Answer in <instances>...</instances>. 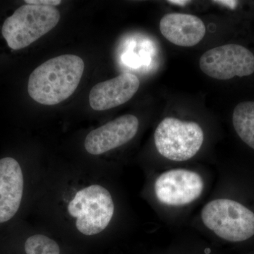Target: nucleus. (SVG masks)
Masks as SVG:
<instances>
[{"label":"nucleus","instance_id":"obj_1","mask_svg":"<svg viewBox=\"0 0 254 254\" xmlns=\"http://www.w3.org/2000/svg\"><path fill=\"white\" fill-rule=\"evenodd\" d=\"M84 71V63L74 55H63L42 64L31 73L28 92L37 103L59 104L74 93Z\"/></svg>","mask_w":254,"mask_h":254},{"label":"nucleus","instance_id":"obj_2","mask_svg":"<svg viewBox=\"0 0 254 254\" xmlns=\"http://www.w3.org/2000/svg\"><path fill=\"white\" fill-rule=\"evenodd\" d=\"M60 11L53 6L25 4L5 20L1 33L12 50L26 48L59 23Z\"/></svg>","mask_w":254,"mask_h":254},{"label":"nucleus","instance_id":"obj_3","mask_svg":"<svg viewBox=\"0 0 254 254\" xmlns=\"http://www.w3.org/2000/svg\"><path fill=\"white\" fill-rule=\"evenodd\" d=\"M205 226L222 240L242 242L254 236V212L237 200L218 198L203 207Z\"/></svg>","mask_w":254,"mask_h":254},{"label":"nucleus","instance_id":"obj_4","mask_svg":"<svg viewBox=\"0 0 254 254\" xmlns=\"http://www.w3.org/2000/svg\"><path fill=\"white\" fill-rule=\"evenodd\" d=\"M68 213L76 218L78 231L86 236L98 235L109 225L115 211L109 190L93 185L78 190L68 205Z\"/></svg>","mask_w":254,"mask_h":254},{"label":"nucleus","instance_id":"obj_5","mask_svg":"<svg viewBox=\"0 0 254 254\" xmlns=\"http://www.w3.org/2000/svg\"><path fill=\"white\" fill-rule=\"evenodd\" d=\"M157 150L164 158L173 161H186L201 148L204 134L193 122L166 118L159 124L154 133Z\"/></svg>","mask_w":254,"mask_h":254},{"label":"nucleus","instance_id":"obj_6","mask_svg":"<svg viewBox=\"0 0 254 254\" xmlns=\"http://www.w3.org/2000/svg\"><path fill=\"white\" fill-rule=\"evenodd\" d=\"M199 66L203 73L215 79L243 77L254 72V55L240 45L227 44L203 53Z\"/></svg>","mask_w":254,"mask_h":254},{"label":"nucleus","instance_id":"obj_7","mask_svg":"<svg viewBox=\"0 0 254 254\" xmlns=\"http://www.w3.org/2000/svg\"><path fill=\"white\" fill-rule=\"evenodd\" d=\"M155 193L160 203L172 206L190 204L203 193L204 182L197 173L175 169L162 173L155 182Z\"/></svg>","mask_w":254,"mask_h":254},{"label":"nucleus","instance_id":"obj_8","mask_svg":"<svg viewBox=\"0 0 254 254\" xmlns=\"http://www.w3.org/2000/svg\"><path fill=\"white\" fill-rule=\"evenodd\" d=\"M138 126L139 122L134 115L120 117L90 132L85 139V148L90 154H103L131 141Z\"/></svg>","mask_w":254,"mask_h":254},{"label":"nucleus","instance_id":"obj_9","mask_svg":"<svg viewBox=\"0 0 254 254\" xmlns=\"http://www.w3.org/2000/svg\"><path fill=\"white\" fill-rule=\"evenodd\" d=\"M140 86L138 78L130 73L100 82L89 93L90 105L96 111L116 108L131 99Z\"/></svg>","mask_w":254,"mask_h":254},{"label":"nucleus","instance_id":"obj_10","mask_svg":"<svg viewBox=\"0 0 254 254\" xmlns=\"http://www.w3.org/2000/svg\"><path fill=\"white\" fill-rule=\"evenodd\" d=\"M23 176L19 163L12 158L0 160V223L11 220L21 205Z\"/></svg>","mask_w":254,"mask_h":254},{"label":"nucleus","instance_id":"obj_11","mask_svg":"<svg viewBox=\"0 0 254 254\" xmlns=\"http://www.w3.org/2000/svg\"><path fill=\"white\" fill-rule=\"evenodd\" d=\"M160 31L173 44L192 47L205 36V26L203 21L194 15L171 13L160 20Z\"/></svg>","mask_w":254,"mask_h":254},{"label":"nucleus","instance_id":"obj_12","mask_svg":"<svg viewBox=\"0 0 254 254\" xmlns=\"http://www.w3.org/2000/svg\"><path fill=\"white\" fill-rule=\"evenodd\" d=\"M232 124L241 139L254 150V102L239 103L232 114Z\"/></svg>","mask_w":254,"mask_h":254},{"label":"nucleus","instance_id":"obj_13","mask_svg":"<svg viewBox=\"0 0 254 254\" xmlns=\"http://www.w3.org/2000/svg\"><path fill=\"white\" fill-rule=\"evenodd\" d=\"M26 254H60V248L55 240L43 235L28 237L25 242Z\"/></svg>","mask_w":254,"mask_h":254},{"label":"nucleus","instance_id":"obj_14","mask_svg":"<svg viewBox=\"0 0 254 254\" xmlns=\"http://www.w3.org/2000/svg\"><path fill=\"white\" fill-rule=\"evenodd\" d=\"M27 4L40 5L44 6H53L60 5L62 3L60 0H26Z\"/></svg>","mask_w":254,"mask_h":254},{"label":"nucleus","instance_id":"obj_15","mask_svg":"<svg viewBox=\"0 0 254 254\" xmlns=\"http://www.w3.org/2000/svg\"><path fill=\"white\" fill-rule=\"evenodd\" d=\"M215 3H220V4L225 5V6H229L230 7H233L234 5L236 4V1H215Z\"/></svg>","mask_w":254,"mask_h":254},{"label":"nucleus","instance_id":"obj_16","mask_svg":"<svg viewBox=\"0 0 254 254\" xmlns=\"http://www.w3.org/2000/svg\"><path fill=\"white\" fill-rule=\"evenodd\" d=\"M168 2L171 3V4H178L181 5V6H183V5L187 4V3L190 2V1H168Z\"/></svg>","mask_w":254,"mask_h":254}]
</instances>
